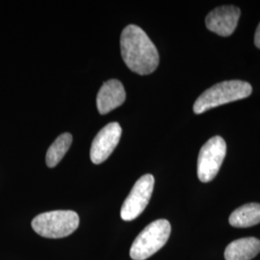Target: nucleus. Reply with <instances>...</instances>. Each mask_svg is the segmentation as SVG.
<instances>
[{
  "label": "nucleus",
  "mask_w": 260,
  "mask_h": 260,
  "mask_svg": "<svg viewBox=\"0 0 260 260\" xmlns=\"http://www.w3.org/2000/svg\"><path fill=\"white\" fill-rule=\"evenodd\" d=\"M121 127L118 122L105 125L94 137L90 156L93 164H102L109 157L121 139Z\"/></svg>",
  "instance_id": "0eeeda50"
},
{
  "label": "nucleus",
  "mask_w": 260,
  "mask_h": 260,
  "mask_svg": "<svg viewBox=\"0 0 260 260\" xmlns=\"http://www.w3.org/2000/svg\"><path fill=\"white\" fill-rule=\"evenodd\" d=\"M234 228H250L260 223V204H248L234 210L230 217Z\"/></svg>",
  "instance_id": "9b49d317"
},
{
  "label": "nucleus",
  "mask_w": 260,
  "mask_h": 260,
  "mask_svg": "<svg viewBox=\"0 0 260 260\" xmlns=\"http://www.w3.org/2000/svg\"><path fill=\"white\" fill-rule=\"evenodd\" d=\"M121 52L125 65L140 75L153 73L159 64L157 48L142 28L130 24L122 30Z\"/></svg>",
  "instance_id": "f257e3e1"
},
{
  "label": "nucleus",
  "mask_w": 260,
  "mask_h": 260,
  "mask_svg": "<svg viewBox=\"0 0 260 260\" xmlns=\"http://www.w3.org/2000/svg\"><path fill=\"white\" fill-rule=\"evenodd\" d=\"M153 187L154 177L151 175L140 177L121 206V217L123 221H132L143 213L149 205Z\"/></svg>",
  "instance_id": "423d86ee"
},
{
  "label": "nucleus",
  "mask_w": 260,
  "mask_h": 260,
  "mask_svg": "<svg viewBox=\"0 0 260 260\" xmlns=\"http://www.w3.org/2000/svg\"><path fill=\"white\" fill-rule=\"evenodd\" d=\"M79 216L72 210H55L40 214L32 221L35 233L46 238H64L75 233Z\"/></svg>",
  "instance_id": "7ed1b4c3"
},
{
  "label": "nucleus",
  "mask_w": 260,
  "mask_h": 260,
  "mask_svg": "<svg viewBox=\"0 0 260 260\" xmlns=\"http://www.w3.org/2000/svg\"><path fill=\"white\" fill-rule=\"evenodd\" d=\"M225 154L226 144L221 136H214L205 143L198 157V177L202 182H209L217 176Z\"/></svg>",
  "instance_id": "39448f33"
},
{
  "label": "nucleus",
  "mask_w": 260,
  "mask_h": 260,
  "mask_svg": "<svg viewBox=\"0 0 260 260\" xmlns=\"http://www.w3.org/2000/svg\"><path fill=\"white\" fill-rule=\"evenodd\" d=\"M252 92L251 84L241 80H230L216 84L202 93L196 101L193 110L203 114L212 108L248 98Z\"/></svg>",
  "instance_id": "f03ea898"
},
{
  "label": "nucleus",
  "mask_w": 260,
  "mask_h": 260,
  "mask_svg": "<svg viewBox=\"0 0 260 260\" xmlns=\"http://www.w3.org/2000/svg\"><path fill=\"white\" fill-rule=\"evenodd\" d=\"M260 252V240L255 237L241 238L229 244L224 251L225 260H251Z\"/></svg>",
  "instance_id": "9d476101"
},
{
  "label": "nucleus",
  "mask_w": 260,
  "mask_h": 260,
  "mask_svg": "<svg viewBox=\"0 0 260 260\" xmlns=\"http://www.w3.org/2000/svg\"><path fill=\"white\" fill-rule=\"evenodd\" d=\"M171 234V223L165 219L156 220L146 226L130 249V257L133 260H146L162 249Z\"/></svg>",
  "instance_id": "20e7f679"
},
{
  "label": "nucleus",
  "mask_w": 260,
  "mask_h": 260,
  "mask_svg": "<svg viewBox=\"0 0 260 260\" xmlns=\"http://www.w3.org/2000/svg\"><path fill=\"white\" fill-rule=\"evenodd\" d=\"M72 142L73 136L70 133H63L59 137H57V139L47 150L46 157L47 167L54 168L58 165V163L68 152L72 145Z\"/></svg>",
  "instance_id": "f8f14e48"
},
{
  "label": "nucleus",
  "mask_w": 260,
  "mask_h": 260,
  "mask_svg": "<svg viewBox=\"0 0 260 260\" xmlns=\"http://www.w3.org/2000/svg\"><path fill=\"white\" fill-rule=\"evenodd\" d=\"M241 11L235 6H221L211 11L205 18L208 30L222 37H229L237 27Z\"/></svg>",
  "instance_id": "6e6552de"
},
{
  "label": "nucleus",
  "mask_w": 260,
  "mask_h": 260,
  "mask_svg": "<svg viewBox=\"0 0 260 260\" xmlns=\"http://www.w3.org/2000/svg\"><path fill=\"white\" fill-rule=\"evenodd\" d=\"M254 45L255 47L260 48V23L257 26V29L255 31V35H254Z\"/></svg>",
  "instance_id": "ddd939ff"
},
{
  "label": "nucleus",
  "mask_w": 260,
  "mask_h": 260,
  "mask_svg": "<svg viewBox=\"0 0 260 260\" xmlns=\"http://www.w3.org/2000/svg\"><path fill=\"white\" fill-rule=\"evenodd\" d=\"M126 93L123 85L117 79H111L103 83L96 95V107L102 114H107L118 108L124 103Z\"/></svg>",
  "instance_id": "1a4fd4ad"
}]
</instances>
